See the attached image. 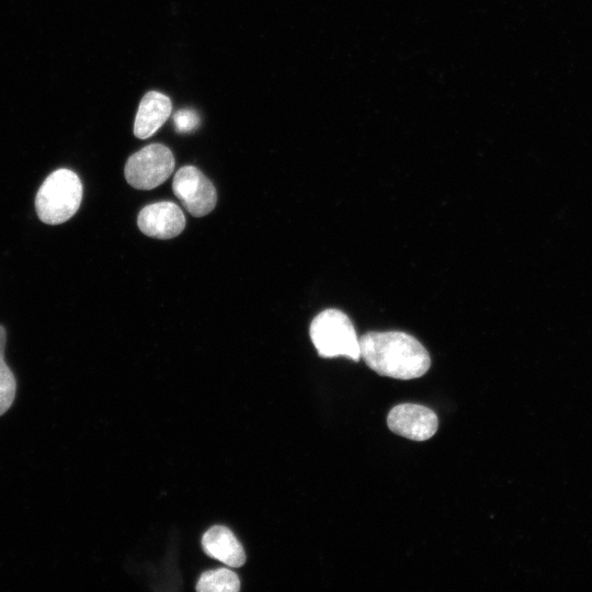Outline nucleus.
Listing matches in <instances>:
<instances>
[{
    "label": "nucleus",
    "instance_id": "obj_10",
    "mask_svg": "<svg viewBox=\"0 0 592 592\" xmlns=\"http://www.w3.org/2000/svg\"><path fill=\"white\" fill-rule=\"evenodd\" d=\"M239 589L238 576L227 568L206 571L196 583V590L200 592H237Z\"/></svg>",
    "mask_w": 592,
    "mask_h": 592
},
{
    "label": "nucleus",
    "instance_id": "obj_3",
    "mask_svg": "<svg viewBox=\"0 0 592 592\" xmlns=\"http://www.w3.org/2000/svg\"><path fill=\"white\" fill-rule=\"evenodd\" d=\"M309 334L321 357L344 356L355 362L361 357L360 338L341 310L326 309L318 314L310 323Z\"/></svg>",
    "mask_w": 592,
    "mask_h": 592
},
{
    "label": "nucleus",
    "instance_id": "obj_9",
    "mask_svg": "<svg viewBox=\"0 0 592 592\" xmlns=\"http://www.w3.org/2000/svg\"><path fill=\"white\" fill-rule=\"evenodd\" d=\"M204 551L230 567H240L246 561L242 545L232 532L221 525L210 527L202 537Z\"/></svg>",
    "mask_w": 592,
    "mask_h": 592
},
{
    "label": "nucleus",
    "instance_id": "obj_5",
    "mask_svg": "<svg viewBox=\"0 0 592 592\" xmlns=\"http://www.w3.org/2000/svg\"><path fill=\"white\" fill-rule=\"evenodd\" d=\"M172 189L185 209L195 217L205 216L215 208L217 202L215 186L196 167L180 168L175 172Z\"/></svg>",
    "mask_w": 592,
    "mask_h": 592
},
{
    "label": "nucleus",
    "instance_id": "obj_12",
    "mask_svg": "<svg viewBox=\"0 0 592 592\" xmlns=\"http://www.w3.org/2000/svg\"><path fill=\"white\" fill-rule=\"evenodd\" d=\"M174 124L179 133H187L198 126L200 117L195 111L190 109H183L175 113Z\"/></svg>",
    "mask_w": 592,
    "mask_h": 592
},
{
    "label": "nucleus",
    "instance_id": "obj_7",
    "mask_svg": "<svg viewBox=\"0 0 592 592\" xmlns=\"http://www.w3.org/2000/svg\"><path fill=\"white\" fill-rule=\"evenodd\" d=\"M137 224L146 236L170 239L182 232L185 217L177 204L163 201L145 206L138 214Z\"/></svg>",
    "mask_w": 592,
    "mask_h": 592
},
{
    "label": "nucleus",
    "instance_id": "obj_11",
    "mask_svg": "<svg viewBox=\"0 0 592 592\" xmlns=\"http://www.w3.org/2000/svg\"><path fill=\"white\" fill-rule=\"evenodd\" d=\"M5 329L0 326V415L11 407L16 391V380L4 361Z\"/></svg>",
    "mask_w": 592,
    "mask_h": 592
},
{
    "label": "nucleus",
    "instance_id": "obj_4",
    "mask_svg": "<svg viewBox=\"0 0 592 592\" xmlns=\"http://www.w3.org/2000/svg\"><path fill=\"white\" fill-rule=\"evenodd\" d=\"M174 157L160 144H151L133 153L124 168L125 179L138 190H151L162 184L173 172Z\"/></svg>",
    "mask_w": 592,
    "mask_h": 592
},
{
    "label": "nucleus",
    "instance_id": "obj_2",
    "mask_svg": "<svg viewBox=\"0 0 592 592\" xmlns=\"http://www.w3.org/2000/svg\"><path fill=\"white\" fill-rule=\"evenodd\" d=\"M82 183L69 169L53 171L39 186L35 196L38 218L47 225H59L70 219L79 209Z\"/></svg>",
    "mask_w": 592,
    "mask_h": 592
},
{
    "label": "nucleus",
    "instance_id": "obj_8",
    "mask_svg": "<svg viewBox=\"0 0 592 592\" xmlns=\"http://www.w3.org/2000/svg\"><path fill=\"white\" fill-rule=\"evenodd\" d=\"M170 99L157 91L147 92L140 101L135 123L134 134L140 139L153 135L167 121L171 113Z\"/></svg>",
    "mask_w": 592,
    "mask_h": 592
},
{
    "label": "nucleus",
    "instance_id": "obj_1",
    "mask_svg": "<svg viewBox=\"0 0 592 592\" xmlns=\"http://www.w3.org/2000/svg\"><path fill=\"white\" fill-rule=\"evenodd\" d=\"M358 340L361 357L378 375L408 380L423 376L431 366L425 348L406 332L372 331Z\"/></svg>",
    "mask_w": 592,
    "mask_h": 592
},
{
    "label": "nucleus",
    "instance_id": "obj_6",
    "mask_svg": "<svg viewBox=\"0 0 592 592\" xmlns=\"http://www.w3.org/2000/svg\"><path fill=\"white\" fill-rule=\"evenodd\" d=\"M387 424L395 434L421 442L435 434L439 421L436 414L424 406L402 403L389 411Z\"/></svg>",
    "mask_w": 592,
    "mask_h": 592
}]
</instances>
